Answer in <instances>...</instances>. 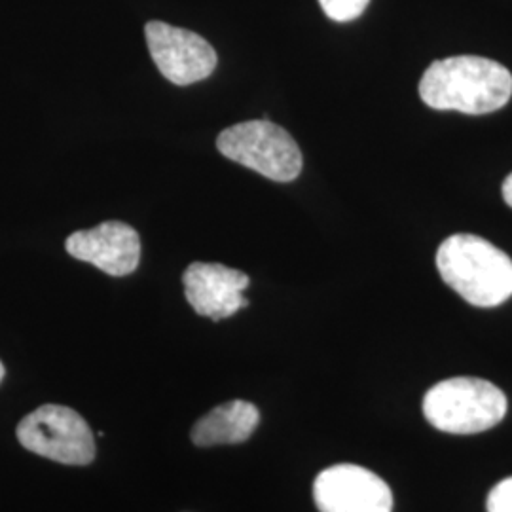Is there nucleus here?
I'll return each instance as SVG.
<instances>
[{"instance_id":"1","label":"nucleus","mask_w":512,"mask_h":512,"mask_svg":"<svg viewBox=\"0 0 512 512\" xmlns=\"http://www.w3.org/2000/svg\"><path fill=\"white\" fill-rule=\"evenodd\" d=\"M420 97L435 110L490 114L511 101L512 74L488 57L454 55L427 67L420 80Z\"/></svg>"},{"instance_id":"2","label":"nucleus","mask_w":512,"mask_h":512,"mask_svg":"<svg viewBox=\"0 0 512 512\" xmlns=\"http://www.w3.org/2000/svg\"><path fill=\"white\" fill-rule=\"evenodd\" d=\"M437 268L444 283L476 308H495L512 296V260L488 239L473 234L444 239Z\"/></svg>"},{"instance_id":"3","label":"nucleus","mask_w":512,"mask_h":512,"mask_svg":"<svg viewBox=\"0 0 512 512\" xmlns=\"http://www.w3.org/2000/svg\"><path fill=\"white\" fill-rule=\"evenodd\" d=\"M423 414L442 433L476 435L505 418L507 397L492 382L465 376L450 378L427 391Z\"/></svg>"},{"instance_id":"4","label":"nucleus","mask_w":512,"mask_h":512,"mask_svg":"<svg viewBox=\"0 0 512 512\" xmlns=\"http://www.w3.org/2000/svg\"><path fill=\"white\" fill-rule=\"evenodd\" d=\"M217 148L228 160L277 183H291L304 165L291 133L270 120H251L224 129Z\"/></svg>"},{"instance_id":"5","label":"nucleus","mask_w":512,"mask_h":512,"mask_svg":"<svg viewBox=\"0 0 512 512\" xmlns=\"http://www.w3.org/2000/svg\"><path fill=\"white\" fill-rule=\"evenodd\" d=\"M18 440L29 452L65 465H88L95 458L92 429L69 406H40L19 421Z\"/></svg>"},{"instance_id":"6","label":"nucleus","mask_w":512,"mask_h":512,"mask_svg":"<svg viewBox=\"0 0 512 512\" xmlns=\"http://www.w3.org/2000/svg\"><path fill=\"white\" fill-rule=\"evenodd\" d=\"M148 50L169 82L190 86L205 80L217 67V52L205 38L164 21H148Z\"/></svg>"},{"instance_id":"7","label":"nucleus","mask_w":512,"mask_h":512,"mask_svg":"<svg viewBox=\"0 0 512 512\" xmlns=\"http://www.w3.org/2000/svg\"><path fill=\"white\" fill-rule=\"evenodd\" d=\"M313 499L321 512H391L393 494L380 476L359 465H332L315 478Z\"/></svg>"},{"instance_id":"8","label":"nucleus","mask_w":512,"mask_h":512,"mask_svg":"<svg viewBox=\"0 0 512 512\" xmlns=\"http://www.w3.org/2000/svg\"><path fill=\"white\" fill-rule=\"evenodd\" d=\"M65 247L69 255L114 277L133 274L141 260L137 230L120 220H107L92 230H78L67 238Z\"/></svg>"},{"instance_id":"9","label":"nucleus","mask_w":512,"mask_h":512,"mask_svg":"<svg viewBox=\"0 0 512 512\" xmlns=\"http://www.w3.org/2000/svg\"><path fill=\"white\" fill-rule=\"evenodd\" d=\"M249 275L224 264L194 262L183 275L184 296L198 315L220 321L236 315L249 302L243 291L249 287Z\"/></svg>"},{"instance_id":"10","label":"nucleus","mask_w":512,"mask_h":512,"mask_svg":"<svg viewBox=\"0 0 512 512\" xmlns=\"http://www.w3.org/2000/svg\"><path fill=\"white\" fill-rule=\"evenodd\" d=\"M260 414L255 404L232 401L213 408L198 421L190 433L198 446L217 444H239L255 433Z\"/></svg>"},{"instance_id":"11","label":"nucleus","mask_w":512,"mask_h":512,"mask_svg":"<svg viewBox=\"0 0 512 512\" xmlns=\"http://www.w3.org/2000/svg\"><path fill=\"white\" fill-rule=\"evenodd\" d=\"M327 18L336 23H348L365 14L370 0H319Z\"/></svg>"},{"instance_id":"12","label":"nucleus","mask_w":512,"mask_h":512,"mask_svg":"<svg viewBox=\"0 0 512 512\" xmlns=\"http://www.w3.org/2000/svg\"><path fill=\"white\" fill-rule=\"evenodd\" d=\"M486 507L488 512H512V476L495 484Z\"/></svg>"},{"instance_id":"13","label":"nucleus","mask_w":512,"mask_h":512,"mask_svg":"<svg viewBox=\"0 0 512 512\" xmlns=\"http://www.w3.org/2000/svg\"><path fill=\"white\" fill-rule=\"evenodd\" d=\"M503 200L509 207H512V173L503 183Z\"/></svg>"},{"instance_id":"14","label":"nucleus","mask_w":512,"mask_h":512,"mask_svg":"<svg viewBox=\"0 0 512 512\" xmlns=\"http://www.w3.org/2000/svg\"><path fill=\"white\" fill-rule=\"evenodd\" d=\"M2 378H4V366L0 363V382H2Z\"/></svg>"}]
</instances>
